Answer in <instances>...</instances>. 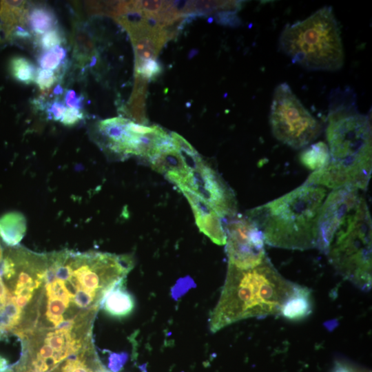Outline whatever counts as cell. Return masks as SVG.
Returning a JSON list of instances; mask_svg holds the SVG:
<instances>
[{
  "label": "cell",
  "mask_w": 372,
  "mask_h": 372,
  "mask_svg": "<svg viewBox=\"0 0 372 372\" xmlns=\"http://www.w3.org/2000/svg\"><path fill=\"white\" fill-rule=\"evenodd\" d=\"M8 68L14 80L27 85L34 81L37 70L28 59L22 56H14L10 60Z\"/></svg>",
  "instance_id": "16"
},
{
  "label": "cell",
  "mask_w": 372,
  "mask_h": 372,
  "mask_svg": "<svg viewBox=\"0 0 372 372\" xmlns=\"http://www.w3.org/2000/svg\"><path fill=\"white\" fill-rule=\"evenodd\" d=\"M328 194L323 187L303 183L249 210L246 216L261 231L268 245L298 250L317 248L318 220Z\"/></svg>",
  "instance_id": "4"
},
{
  "label": "cell",
  "mask_w": 372,
  "mask_h": 372,
  "mask_svg": "<svg viewBox=\"0 0 372 372\" xmlns=\"http://www.w3.org/2000/svg\"><path fill=\"white\" fill-rule=\"evenodd\" d=\"M176 186L181 192L192 194L203 201L224 220L237 214L233 192L200 156L194 163L187 177Z\"/></svg>",
  "instance_id": "8"
},
{
  "label": "cell",
  "mask_w": 372,
  "mask_h": 372,
  "mask_svg": "<svg viewBox=\"0 0 372 372\" xmlns=\"http://www.w3.org/2000/svg\"><path fill=\"white\" fill-rule=\"evenodd\" d=\"M25 231L26 219L21 213L9 212L0 218V239L6 245H19Z\"/></svg>",
  "instance_id": "13"
},
{
  "label": "cell",
  "mask_w": 372,
  "mask_h": 372,
  "mask_svg": "<svg viewBox=\"0 0 372 372\" xmlns=\"http://www.w3.org/2000/svg\"><path fill=\"white\" fill-rule=\"evenodd\" d=\"M56 95H59L63 92V88L60 85H57L53 91Z\"/></svg>",
  "instance_id": "25"
},
{
  "label": "cell",
  "mask_w": 372,
  "mask_h": 372,
  "mask_svg": "<svg viewBox=\"0 0 372 372\" xmlns=\"http://www.w3.org/2000/svg\"><path fill=\"white\" fill-rule=\"evenodd\" d=\"M228 265L239 269L254 268L268 257L261 231L247 216L236 214L225 225Z\"/></svg>",
  "instance_id": "9"
},
{
  "label": "cell",
  "mask_w": 372,
  "mask_h": 372,
  "mask_svg": "<svg viewBox=\"0 0 372 372\" xmlns=\"http://www.w3.org/2000/svg\"><path fill=\"white\" fill-rule=\"evenodd\" d=\"M325 135L330 162L304 183L332 190L344 187L366 190L372 171L371 120L359 111L356 94L349 86L330 92Z\"/></svg>",
  "instance_id": "1"
},
{
  "label": "cell",
  "mask_w": 372,
  "mask_h": 372,
  "mask_svg": "<svg viewBox=\"0 0 372 372\" xmlns=\"http://www.w3.org/2000/svg\"><path fill=\"white\" fill-rule=\"evenodd\" d=\"M372 222L362 191L333 189L322 205L317 248L344 278L363 290L371 286Z\"/></svg>",
  "instance_id": "2"
},
{
  "label": "cell",
  "mask_w": 372,
  "mask_h": 372,
  "mask_svg": "<svg viewBox=\"0 0 372 372\" xmlns=\"http://www.w3.org/2000/svg\"><path fill=\"white\" fill-rule=\"evenodd\" d=\"M101 308L108 315L116 318H125L134 311L135 300L127 290L125 279L117 283L107 293Z\"/></svg>",
  "instance_id": "12"
},
{
  "label": "cell",
  "mask_w": 372,
  "mask_h": 372,
  "mask_svg": "<svg viewBox=\"0 0 372 372\" xmlns=\"http://www.w3.org/2000/svg\"><path fill=\"white\" fill-rule=\"evenodd\" d=\"M66 109L65 104L60 100L52 101L46 108L48 118L60 121Z\"/></svg>",
  "instance_id": "21"
},
{
  "label": "cell",
  "mask_w": 372,
  "mask_h": 372,
  "mask_svg": "<svg viewBox=\"0 0 372 372\" xmlns=\"http://www.w3.org/2000/svg\"><path fill=\"white\" fill-rule=\"evenodd\" d=\"M98 130L107 147L121 155H135L151 160L173 145L172 138L161 127L146 126L122 117L101 121Z\"/></svg>",
  "instance_id": "7"
},
{
  "label": "cell",
  "mask_w": 372,
  "mask_h": 372,
  "mask_svg": "<svg viewBox=\"0 0 372 372\" xmlns=\"http://www.w3.org/2000/svg\"><path fill=\"white\" fill-rule=\"evenodd\" d=\"M313 310L311 291L296 284L292 293L282 305L279 314L285 319L298 321L307 318Z\"/></svg>",
  "instance_id": "11"
},
{
  "label": "cell",
  "mask_w": 372,
  "mask_h": 372,
  "mask_svg": "<svg viewBox=\"0 0 372 372\" xmlns=\"http://www.w3.org/2000/svg\"><path fill=\"white\" fill-rule=\"evenodd\" d=\"M28 21L31 30L37 35H42L55 28L56 23L52 10L43 6H36L30 10Z\"/></svg>",
  "instance_id": "15"
},
{
  "label": "cell",
  "mask_w": 372,
  "mask_h": 372,
  "mask_svg": "<svg viewBox=\"0 0 372 372\" xmlns=\"http://www.w3.org/2000/svg\"><path fill=\"white\" fill-rule=\"evenodd\" d=\"M107 372H110V371H107Z\"/></svg>",
  "instance_id": "26"
},
{
  "label": "cell",
  "mask_w": 372,
  "mask_h": 372,
  "mask_svg": "<svg viewBox=\"0 0 372 372\" xmlns=\"http://www.w3.org/2000/svg\"><path fill=\"white\" fill-rule=\"evenodd\" d=\"M295 285L276 270L269 258L247 269L228 265L219 300L209 318V330L216 333L244 319L279 314Z\"/></svg>",
  "instance_id": "3"
},
{
  "label": "cell",
  "mask_w": 372,
  "mask_h": 372,
  "mask_svg": "<svg viewBox=\"0 0 372 372\" xmlns=\"http://www.w3.org/2000/svg\"><path fill=\"white\" fill-rule=\"evenodd\" d=\"M278 48L293 63L310 71H337L344 64L340 30L331 6L287 24L280 35Z\"/></svg>",
  "instance_id": "5"
},
{
  "label": "cell",
  "mask_w": 372,
  "mask_h": 372,
  "mask_svg": "<svg viewBox=\"0 0 372 372\" xmlns=\"http://www.w3.org/2000/svg\"><path fill=\"white\" fill-rule=\"evenodd\" d=\"M84 97L76 94L73 90H68L64 96V103L69 108L80 109L83 107Z\"/></svg>",
  "instance_id": "22"
},
{
  "label": "cell",
  "mask_w": 372,
  "mask_h": 372,
  "mask_svg": "<svg viewBox=\"0 0 372 372\" xmlns=\"http://www.w3.org/2000/svg\"><path fill=\"white\" fill-rule=\"evenodd\" d=\"M190 204L199 230L219 245L226 244L227 236L223 221L212 208L188 192H182Z\"/></svg>",
  "instance_id": "10"
},
{
  "label": "cell",
  "mask_w": 372,
  "mask_h": 372,
  "mask_svg": "<svg viewBox=\"0 0 372 372\" xmlns=\"http://www.w3.org/2000/svg\"><path fill=\"white\" fill-rule=\"evenodd\" d=\"M13 36L19 39H28L31 37L30 32L21 26H17L12 31Z\"/></svg>",
  "instance_id": "24"
},
{
  "label": "cell",
  "mask_w": 372,
  "mask_h": 372,
  "mask_svg": "<svg viewBox=\"0 0 372 372\" xmlns=\"http://www.w3.org/2000/svg\"><path fill=\"white\" fill-rule=\"evenodd\" d=\"M127 359L125 353H112L109 357V369L113 372H118L121 369Z\"/></svg>",
  "instance_id": "23"
},
{
  "label": "cell",
  "mask_w": 372,
  "mask_h": 372,
  "mask_svg": "<svg viewBox=\"0 0 372 372\" xmlns=\"http://www.w3.org/2000/svg\"><path fill=\"white\" fill-rule=\"evenodd\" d=\"M300 161L305 167L313 172L326 167L330 162L327 144L323 141L311 144L301 152Z\"/></svg>",
  "instance_id": "14"
},
{
  "label": "cell",
  "mask_w": 372,
  "mask_h": 372,
  "mask_svg": "<svg viewBox=\"0 0 372 372\" xmlns=\"http://www.w3.org/2000/svg\"><path fill=\"white\" fill-rule=\"evenodd\" d=\"M84 118V114L80 109L67 108L60 122L65 126H74Z\"/></svg>",
  "instance_id": "20"
},
{
  "label": "cell",
  "mask_w": 372,
  "mask_h": 372,
  "mask_svg": "<svg viewBox=\"0 0 372 372\" xmlns=\"http://www.w3.org/2000/svg\"><path fill=\"white\" fill-rule=\"evenodd\" d=\"M63 42V37L57 28L52 29L41 35L39 45L45 51L60 45Z\"/></svg>",
  "instance_id": "18"
},
{
  "label": "cell",
  "mask_w": 372,
  "mask_h": 372,
  "mask_svg": "<svg viewBox=\"0 0 372 372\" xmlns=\"http://www.w3.org/2000/svg\"><path fill=\"white\" fill-rule=\"evenodd\" d=\"M66 56V49L58 45L43 52L38 59V63L41 69L53 71L63 65Z\"/></svg>",
  "instance_id": "17"
},
{
  "label": "cell",
  "mask_w": 372,
  "mask_h": 372,
  "mask_svg": "<svg viewBox=\"0 0 372 372\" xmlns=\"http://www.w3.org/2000/svg\"><path fill=\"white\" fill-rule=\"evenodd\" d=\"M57 81L54 72L39 68L37 70L34 82L41 90L51 87Z\"/></svg>",
  "instance_id": "19"
},
{
  "label": "cell",
  "mask_w": 372,
  "mask_h": 372,
  "mask_svg": "<svg viewBox=\"0 0 372 372\" xmlns=\"http://www.w3.org/2000/svg\"><path fill=\"white\" fill-rule=\"evenodd\" d=\"M269 123L273 136L296 149L307 147L322 131L320 122L285 82L279 84L273 92Z\"/></svg>",
  "instance_id": "6"
}]
</instances>
